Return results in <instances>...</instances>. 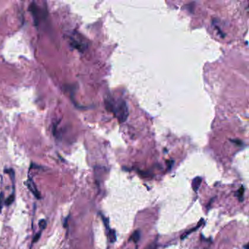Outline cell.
I'll use <instances>...</instances> for the list:
<instances>
[{"label": "cell", "mask_w": 249, "mask_h": 249, "mask_svg": "<svg viewBox=\"0 0 249 249\" xmlns=\"http://www.w3.org/2000/svg\"><path fill=\"white\" fill-rule=\"evenodd\" d=\"M109 105V110L114 112V115L119 119L120 123H123L126 121L128 117L129 111L127 103L122 100H119L117 102L113 103L109 102L107 104V106Z\"/></svg>", "instance_id": "1"}, {"label": "cell", "mask_w": 249, "mask_h": 249, "mask_svg": "<svg viewBox=\"0 0 249 249\" xmlns=\"http://www.w3.org/2000/svg\"><path fill=\"white\" fill-rule=\"evenodd\" d=\"M25 183H26V186L28 187V189H29L30 191H31V193L34 194V196L37 199H40V191H39L38 189H37V186H36L35 183H34V181L31 180V178L28 179V181H26Z\"/></svg>", "instance_id": "2"}, {"label": "cell", "mask_w": 249, "mask_h": 249, "mask_svg": "<svg viewBox=\"0 0 249 249\" xmlns=\"http://www.w3.org/2000/svg\"><path fill=\"white\" fill-rule=\"evenodd\" d=\"M202 181V179L200 177H196L194 178L193 181H192V189H193L194 191L197 192V191L199 190V188L201 186Z\"/></svg>", "instance_id": "3"}, {"label": "cell", "mask_w": 249, "mask_h": 249, "mask_svg": "<svg viewBox=\"0 0 249 249\" xmlns=\"http://www.w3.org/2000/svg\"><path fill=\"white\" fill-rule=\"evenodd\" d=\"M203 222H204V220H203V218H202L201 221H200L199 223L198 224V226H196V227L193 228V229H191L189 230L188 232H185V233H184V234H183L182 235H181V240H183L184 238H186V237L187 236L189 235V234H191V233L194 232L195 230H197V229H199V228L200 227V226H201L202 225V223H203Z\"/></svg>", "instance_id": "4"}, {"label": "cell", "mask_w": 249, "mask_h": 249, "mask_svg": "<svg viewBox=\"0 0 249 249\" xmlns=\"http://www.w3.org/2000/svg\"><path fill=\"white\" fill-rule=\"evenodd\" d=\"M107 230H108V239H109L110 242H112V243L116 242V231H115L114 229H110V228Z\"/></svg>", "instance_id": "5"}, {"label": "cell", "mask_w": 249, "mask_h": 249, "mask_svg": "<svg viewBox=\"0 0 249 249\" xmlns=\"http://www.w3.org/2000/svg\"><path fill=\"white\" fill-rule=\"evenodd\" d=\"M244 192H245V189H244V186H241L240 188L239 189V190L237 191L235 193V196L237 197V199H239L240 202L243 201V199H244V198H243Z\"/></svg>", "instance_id": "6"}, {"label": "cell", "mask_w": 249, "mask_h": 249, "mask_svg": "<svg viewBox=\"0 0 249 249\" xmlns=\"http://www.w3.org/2000/svg\"><path fill=\"white\" fill-rule=\"evenodd\" d=\"M140 230H136L133 234L131 235V237L130 240H133V242L135 243H138V241L140 240Z\"/></svg>", "instance_id": "7"}, {"label": "cell", "mask_w": 249, "mask_h": 249, "mask_svg": "<svg viewBox=\"0 0 249 249\" xmlns=\"http://www.w3.org/2000/svg\"><path fill=\"white\" fill-rule=\"evenodd\" d=\"M14 200H15V194H14V192H13V193L11 194L10 196L7 198V199L5 200L4 204H5L7 206H10V205L12 204Z\"/></svg>", "instance_id": "8"}, {"label": "cell", "mask_w": 249, "mask_h": 249, "mask_svg": "<svg viewBox=\"0 0 249 249\" xmlns=\"http://www.w3.org/2000/svg\"><path fill=\"white\" fill-rule=\"evenodd\" d=\"M46 225H47L46 220L42 219V220L40 221V222H39V226H40L41 231H42V230H43L45 227H46Z\"/></svg>", "instance_id": "9"}, {"label": "cell", "mask_w": 249, "mask_h": 249, "mask_svg": "<svg viewBox=\"0 0 249 249\" xmlns=\"http://www.w3.org/2000/svg\"><path fill=\"white\" fill-rule=\"evenodd\" d=\"M41 234H42V231L40 230L39 232H37V234H35V236H34V238H33V240H32V244L35 243V242H37V241L39 240V239H40V237H41Z\"/></svg>", "instance_id": "10"}, {"label": "cell", "mask_w": 249, "mask_h": 249, "mask_svg": "<svg viewBox=\"0 0 249 249\" xmlns=\"http://www.w3.org/2000/svg\"><path fill=\"white\" fill-rule=\"evenodd\" d=\"M3 199H4V194H3V192H1L0 193V213H1V209H2Z\"/></svg>", "instance_id": "11"}, {"label": "cell", "mask_w": 249, "mask_h": 249, "mask_svg": "<svg viewBox=\"0 0 249 249\" xmlns=\"http://www.w3.org/2000/svg\"><path fill=\"white\" fill-rule=\"evenodd\" d=\"M67 221H68V217H67L66 218H64V226L66 227L67 226Z\"/></svg>", "instance_id": "12"}, {"label": "cell", "mask_w": 249, "mask_h": 249, "mask_svg": "<svg viewBox=\"0 0 249 249\" xmlns=\"http://www.w3.org/2000/svg\"><path fill=\"white\" fill-rule=\"evenodd\" d=\"M243 248H245V249H248V244H247L246 245H245V246H243Z\"/></svg>", "instance_id": "13"}]
</instances>
